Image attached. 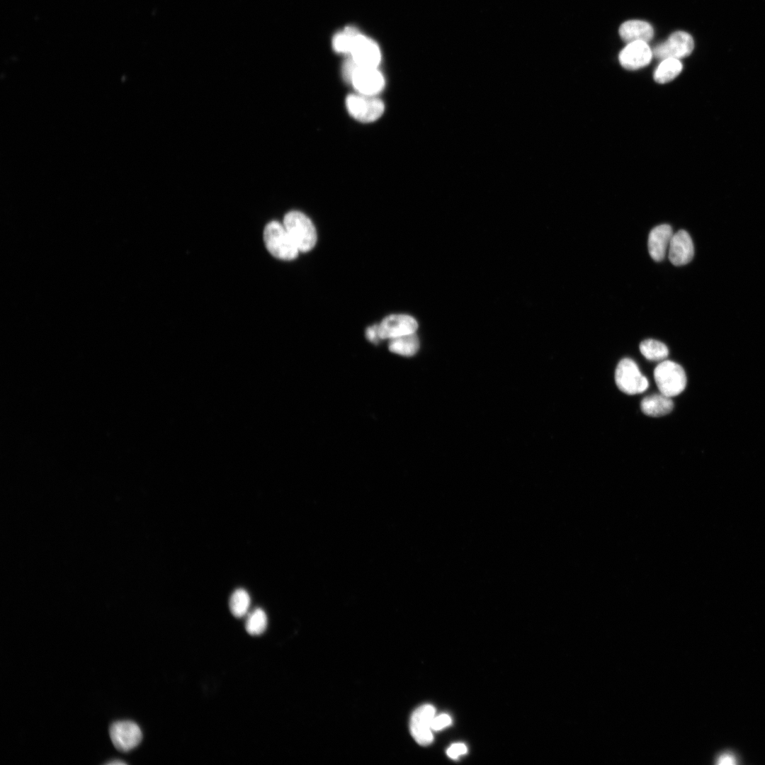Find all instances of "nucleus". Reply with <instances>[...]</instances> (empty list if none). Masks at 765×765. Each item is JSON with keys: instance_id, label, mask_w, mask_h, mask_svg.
Masks as SVG:
<instances>
[{"instance_id": "2", "label": "nucleus", "mask_w": 765, "mask_h": 765, "mask_svg": "<svg viewBox=\"0 0 765 765\" xmlns=\"http://www.w3.org/2000/svg\"><path fill=\"white\" fill-rule=\"evenodd\" d=\"M284 227L301 252L311 250L317 242V232L310 219L301 212H288L283 218Z\"/></svg>"}, {"instance_id": "5", "label": "nucleus", "mask_w": 765, "mask_h": 765, "mask_svg": "<svg viewBox=\"0 0 765 765\" xmlns=\"http://www.w3.org/2000/svg\"><path fill=\"white\" fill-rule=\"evenodd\" d=\"M346 106L350 115L363 123H370L378 119L384 112L383 102L375 96L352 94L346 99Z\"/></svg>"}, {"instance_id": "24", "label": "nucleus", "mask_w": 765, "mask_h": 765, "mask_svg": "<svg viewBox=\"0 0 765 765\" xmlns=\"http://www.w3.org/2000/svg\"><path fill=\"white\" fill-rule=\"evenodd\" d=\"M467 747L463 743H455L450 746L447 751V755L451 759H457L458 756L466 754Z\"/></svg>"}, {"instance_id": "14", "label": "nucleus", "mask_w": 765, "mask_h": 765, "mask_svg": "<svg viewBox=\"0 0 765 765\" xmlns=\"http://www.w3.org/2000/svg\"><path fill=\"white\" fill-rule=\"evenodd\" d=\"M673 234L672 227L667 224L656 226L650 231L647 246L654 261H661L664 259Z\"/></svg>"}, {"instance_id": "25", "label": "nucleus", "mask_w": 765, "mask_h": 765, "mask_svg": "<svg viewBox=\"0 0 765 765\" xmlns=\"http://www.w3.org/2000/svg\"><path fill=\"white\" fill-rule=\"evenodd\" d=\"M366 336L369 341L375 343L380 339L378 332V325H373L368 327L366 329Z\"/></svg>"}, {"instance_id": "10", "label": "nucleus", "mask_w": 765, "mask_h": 765, "mask_svg": "<svg viewBox=\"0 0 765 765\" xmlns=\"http://www.w3.org/2000/svg\"><path fill=\"white\" fill-rule=\"evenodd\" d=\"M350 83L358 94L375 96L385 86V79L377 67H366L357 65Z\"/></svg>"}, {"instance_id": "18", "label": "nucleus", "mask_w": 765, "mask_h": 765, "mask_svg": "<svg viewBox=\"0 0 765 765\" xmlns=\"http://www.w3.org/2000/svg\"><path fill=\"white\" fill-rule=\"evenodd\" d=\"M683 65L679 60L668 58L662 60L654 73V79L659 84H666L674 79L681 72Z\"/></svg>"}, {"instance_id": "8", "label": "nucleus", "mask_w": 765, "mask_h": 765, "mask_svg": "<svg viewBox=\"0 0 765 765\" xmlns=\"http://www.w3.org/2000/svg\"><path fill=\"white\" fill-rule=\"evenodd\" d=\"M435 708L423 705L416 708L410 718V732L416 742L422 746L430 744L434 740L431 724L435 717Z\"/></svg>"}, {"instance_id": "9", "label": "nucleus", "mask_w": 765, "mask_h": 765, "mask_svg": "<svg viewBox=\"0 0 765 765\" xmlns=\"http://www.w3.org/2000/svg\"><path fill=\"white\" fill-rule=\"evenodd\" d=\"M349 54L359 67H378L381 60L378 46L374 41L358 32L353 38Z\"/></svg>"}, {"instance_id": "26", "label": "nucleus", "mask_w": 765, "mask_h": 765, "mask_svg": "<svg viewBox=\"0 0 765 765\" xmlns=\"http://www.w3.org/2000/svg\"><path fill=\"white\" fill-rule=\"evenodd\" d=\"M734 758L729 755H723L718 758V763H734Z\"/></svg>"}, {"instance_id": "16", "label": "nucleus", "mask_w": 765, "mask_h": 765, "mask_svg": "<svg viewBox=\"0 0 765 765\" xmlns=\"http://www.w3.org/2000/svg\"><path fill=\"white\" fill-rule=\"evenodd\" d=\"M640 408L645 415L659 417L669 414L674 409V403L671 397L660 392L644 397Z\"/></svg>"}, {"instance_id": "23", "label": "nucleus", "mask_w": 765, "mask_h": 765, "mask_svg": "<svg viewBox=\"0 0 765 765\" xmlns=\"http://www.w3.org/2000/svg\"><path fill=\"white\" fill-rule=\"evenodd\" d=\"M452 722V719L448 714H440L435 715L433 719L431 728L433 731L441 730L448 726Z\"/></svg>"}, {"instance_id": "3", "label": "nucleus", "mask_w": 765, "mask_h": 765, "mask_svg": "<svg viewBox=\"0 0 765 765\" xmlns=\"http://www.w3.org/2000/svg\"><path fill=\"white\" fill-rule=\"evenodd\" d=\"M654 378L660 392L669 397L682 392L687 382L684 368L669 360L662 361L656 366Z\"/></svg>"}, {"instance_id": "7", "label": "nucleus", "mask_w": 765, "mask_h": 765, "mask_svg": "<svg viewBox=\"0 0 765 765\" xmlns=\"http://www.w3.org/2000/svg\"><path fill=\"white\" fill-rule=\"evenodd\" d=\"M694 42L690 34L684 31L673 33L667 41L657 45L652 52L659 60L674 58L680 60L693 51Z\"/></svg>"}, {"instance_id": "12", "label": "nucleus", "mask_w": 765, "mask_h": 765, "mask_svg": "<svg viewBox=\"0 0 765 765\" xmlns=\"http://www.w3.org/2000/svg\"><path fill=\"white\" fill-rule=\"evenodd\" d=\"M653 52L647 42L635 41L628 45L619 54V62L625 69L635 70L647 65L652 57Z\"/></svg>"}, {"instance_id": "19", "label": "nucleus", "mask_w": 765, "mask_h": 765, "mask_svg": "<svg viewBox=\"0 0 765 765\" xmlns=\"http://www.w3.org/2000/svg\"><path fill=\"white\" fill-rule=\"evenodd\" d=\"M640 351L645 358L652 361H664L669 355V349L664 343L652 339L642 341Z\"/></svg>"}, {"instance_id": "22", "label": "nucleus", "mask_w": 765, "mask_h": 765, "mask_svg": "<svg viewBox=\"0 0 765 765\" xmlns=\"http://www.w3.org/2000/svg\"><path fill=\"white\" fill-rule=\"evenodd\" d=\"M357 32L356 29L348 27L343 32L336 34L333 40V47L335 51L340 53H349L353 38Z\"/></svg>"}, {"instance_id": "21", "label": "nucleus", "mask_w": 765, "mask_h": 765, "mask_svg": "<svg viewBox=\"0 0 765 765\" xmlns=\"http://www.w3.org/2000/svg\"><path fill=\"white\" fill-rule=\"evenodd\" d=\"M267 627V616L261 608H256L247 615L245 629L251 635H261Z\"/></svg>"}, {"instance_id": "4", "label": "nucleus", "mask_w": 765, "mask_h": 765, "mask_svg": "<svg viewBox=\"0 0 765 765\" xmlns=\"http://www.w3.org/2000/svg\"><path fill=\"white\" fill-rule=\"evenodd\" d=\"M615 382L621 392L630 395L642 393L649 386L647 378L641 373L636 363L628 358L621 359L618 363Z\"/></svg>"}, {"instance_id": "15", "label": "nucleus", "mask_w": 765, "mask_h": 765, "mask_svg": "<svg viewBox=\"0 0 765 765\" xmlns=\"http://www.w3.org/2000/svg\"><path fill=\"white\" fill-rule=\"evenodd\" d=\"M619 34L623 41L630 43L635 41L648 42L654 35L652 26L643 21L631 20L624 22L619 28Z\"/></svg>"}, {"instance_id": "17", "label": "nucleus", "mask_w": 765, "mask_h": 765, "mask_svg": "<svg viewBox=\"0 0 765 765\" xmlns=\"http://www.w3.org/2000/svg\"><path fill=\"white\" fill-rule=\"evenodd\" d=\"M419 347V339L415 333L390 339L389 342V349L391 352L405 356L414 355Z\"/></svg>"}, {"instance_id": "20", "label": "nucleus", "mask_w": 765, "mask_h": 765, "mask_svg": "<svg viewBox=\"0 0 765 765\" xmlns=\"http://www.w3.org/2000/svg\"><path fill=\"white\" fill-rule=\"evenodd\" d=\"M250 596L243 589L235 590L230 596L229 607L232 614L236 618H242L247 614L250 606Z\"/></svg>"}, {"instance_id": "6", "label": "nucleus", "mask_w": 765, "mask_h": 765, "mask_svg": "<svg viewBox=\"0 0 765 765\" xmlns=\"http://www.w3.org/2000/svg\"><path fill=\"white\" fill-rule=\"evenodd\" d=\"M109 734L114 747L122 752H128L133 749L142 739L140 727L137 723L130 720L114 722L110 726Z\"/></svg>"}, {"instance_id": "11", "label": "nucleus", "mask_w": 765, "mask_h": 765, "mask_svg": "<svg viewBox=\"0 0 765 765\" xmlns=\"http://www.w3.org/2000/svg\"><path fill=\"white\" fill-rule=\"evenodd\" d=\"M418 324L416 319L407 314H391L378 325L381 339H392L401 336L415 333Z\"/></svg>"}, {"instance_id": "27", "label": "nucleus", "mask_w": 765, "mask_h": 765, "mask_svg": "<svg viewBox=\"0 0 765 765\" xmlns=\"http://www.w3.org/2000/svg\"><path fill=\"white\" fill-rule=\"evenodd\" d=\"M106 764H112V765H114V764H126V762H125L124 761H122V760L116 759L115 761H111L107 762Z\"/></svg>"}, {"instance_id": "13", "label": "nucleus", "mask_w": 765, "mask_h": 765, "mask_svg": "<svg viewBox=\"0 0 765 765\" xmlns=\"http://www.w3.org/2000/svg\"><path fill=\"white\" fill-rule=\"evenodd\" d=\"M669 259L672 264L682 266L689 263L694 255V246L689 234L680 230L673 234L669 245Z\"/></svg>"}, {"instance_id": "1", "label": "nucleus", "mask_w": 765, "mask_h": 765, "mask_svg": "<svg viewBox=\"0 0 765 765\" xmlns=\"http://www.w3.org/2000/svg\"><path fill=\"white\" fill-rule=\"evenodd\" d=\"M264 241L270 254L280 260L295 259L300 251L283 224L277 221L266 225Z\"/></svg>"}]
</instances>
